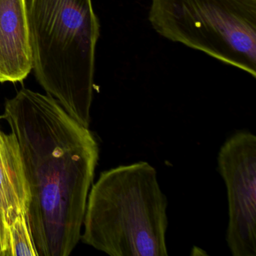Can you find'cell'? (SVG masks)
I'll use <instances>...</instances> for the list:
<instances>
[{
  "mask_svg": "<svg viewBox=\"0 0 256 256\" xmlns=\"http://www.w3.org/2000/svg\"><path fill=\"white\" fill-rule=\"evenodd\" d=\"M2 118L18 142L38 256H70L82 236L98 143L53 97L26 88L6 102Z\"/></svg>",
  "mask_w": 256,
  "mask_h": 256,
  "instance_id": "obj_1",
  "label": "cell"
},
{
  "mask_svg": "<svg viewBox=\"0 0 256 256\" xmlns=\"http://www.w3.org/2000/svg\"><path fill=\"white\" fill-rule=\"evenodd\" d=\"M28 14L37 82L89 128L100 34L92 0H28Z\"/></svg>",
  "mask_w": 256,
  "mask_h": 256,
  "instance_id": "obj_2",
  "label": "cell"
},
{
  "mask_svg": "<svg viewBox=\"0 0 256 256\" xmlns=\"http://www.w3.org/2000/svg\"><path fill=\"white\" fill-rule=\"evenodd\" d=\"M167 208L154 166H116L90 190L80 239L112 256H167Z\"/></svg>",
  "mask_w": 256,
  "mask_h": 256,
  "instance_id": "obj_3",
  "label": "cell"
},
{
  "mask_svg": "<svg viewBox=\"0 0 256 256\" xmlns=\"http://www.w3.org/2000/svg\"><path fill=\"white\" fill-rule=\"evenodd\" d=\"M149 20L167 40L256 77V0H152Z\"/></svg>",
  "mask_w": 256,
  "mask_h": 256,
  "instance_id": "obj_4",
  "label": "cell"
},
{
  "mask_svg": "<svg viewBox=\"0 0 256 256\" xmlns=\"http://www.w3.org/2000/svg\"><path fill=\"white\" fill-rule=\"evenodd\" d=\"M228 205L226 242L233 256H256V137L240 130L223 143L217 156Z\"/></svg>",
  "mask_w": 256,
  "mask_h": 256,
  "instance_id": "obj_5",
  "label": "cell"
},
{
  "mask_svg": "<svg viewBox=\"0 0 256 256\" xmlns=\"http://www.w3.org/2000/svg\"><path fill=\"white\" fill-rule=\"evenodd\" d=\"M32 70L28 0H0V83H22Z\"/></svg>",
  "mask_w": 256,
  "mask_h": 256,
  "instance_id": "obj_6",
  "label": "cell"
},
{
  "mask_svg": "<svg viewBox=\"0 0 256 256\" xmlns=\"http://www.w3.org/2000/svg\"><path fill=\"white\" fill-rule=\"evenodd\" d=\"M29 192L16 134L0 128V212L7 224L26 214Z\"/></svg>",
  "mask_w": 256,
  "mask_h": 256,
  "instance_id": "obj_7",
  "label": "cell"
},
{
  "mask_svg": "<svg viewBox=\"0 0 256 256\" xmlns=\"http://www.w3.org/2000/svg\"><path fill=\"white\" fill-rule=\"evenodd\" d=\"M8 238L11 256H38L26 214L8 224Z\"/></svg>",
  "mask_w": 256,
  "mask_h": 256,
  "instance_id": "obj_8",
  "label": "cell"
},
{
  "mask_svg": "<svg viewBox=\"0 0 256 256\" xmlns=\"http://www.w3.org/2000/svg\"><path fill=\"white\" fill-rule=\"evenodd\" d=\"M0 256H11L8 226L0 212Z\"/></svg>",
  "mask_w": 256,
  "mask_h": 256,
  "instance_id": "obj_9",
  "label": "cell"
}]
</instances>
